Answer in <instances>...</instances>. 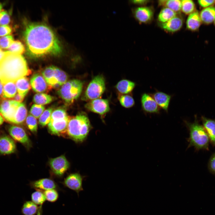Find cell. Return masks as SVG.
I'll return each instance as SVG.
<instances>
[{
    "label": "cell",
    "instance_id": "cell-13",
    "mask_svg": "<svg viewBox=\"0 0 215 215\" xmlns=\"http://www.w3.org/2000/svg\"><path fill=\"white\" fill-rule=\"evenodd\" d=\"M142 107L144 112L149 113H159L160 108L150 95L147 93L143 94L141 97Z\"/></svg>",
    "mask_w": 215,
    "mask_h": 215
},
{
    "label": "cell",
    "instance_id": "cell-22",
    "mask_svg": "<svg viewBox=\"0 0 215 215\" xmlns=\"http://www.w3.org/2000/svg\"><path fill=\"white\" fill-rule=\"evenodd\" d=\"M54 67H47L43 71L42 74L47 84L51 87H57L60 86L57 83L54 76Z\"/></svg>",
    "mask_w": 215,
    "mask_h": 215
},
{
    "label": "cell",
    "instance_id": "cell-11",
    "mask_svg": "<svg viewBox=\"0 0 215 215\" xmlns=\"http://www.w3.org/2000/svg\"><path fill=\"white\" fill-rule=\"evenodd\" d=\"M29 186L32 189L42 191L51 189L62 191L54 181L48 178L41 179L31 182Z\"/></svg>",
    "mask_w": 215,
    "mask_h": 215
},
{
    "label": "cell",
    "instance_id": "cell-4",
    "mask_svg": "<svg viewBox=\"0 0 215 215\" xmlns=\"http://www.w3.org/2000/svg\"><path fill=\"white\" fill-rule=\"evenodd\" d=\"M185 122L189 131L188 147H194L197 150H208L209 137L204 127L199 123L196 118L193 122L186 121Z\"/></svg>",
    "mask_w": 215,
    "mask_h": 215
},
{
    "label": "cell",
    "instance_id": "cell-52",
    "mask_svg": "<svg viewBox=\"0 0 215 215\" xmlns=\"http://www.w3.org/2000/svg\"><path fill=\"white\" fill-rule=\"evenodd\" d=\"M4 122V119L0 115V125H1Z\"/></svg>",
    "mask_w": 215,
    "mask_h": 215
},
{
    "label": "cell",
    "instance_id": "cell-25",
    "mask_svg": "<svg viewBox=\"0 0 215 215\" xmlns=\"http://www.w3.org/2000/svg\"><path fill=\"white\" fill-rule=\"evenodd\" d=\"M135 83L130 81L123 79L119 81L116 86L117 90L123 94H127L132 91L135 86Z\"/></svg>",
    "mask_w": 215,
    "mask_h": 215
},
{
    "label": "cell",
    "instance_id": "cell-23",
    "mask_svg": "<svg viewBox=\"0 0 215 215\" xmlns=\"http://www.w3.org/2000/svg\"><path fill=\"white\" fill-rule=\"evenodd\" d=\"M201 21L205 24L212 23L215 19V7L211 6L202 10L199 15Z\"/></svg>",
    "mask_w": 215,
    "mask_h": 215
},
{
    "label": "cell",
    "instance_id": "cell-45",
    "mask_svg": "<svg viewBox=\"0 0 215 215\" xmlns=\"http://www.w3.org/2000/svg\"><path fill=\"white\" fill-rule=\"evenodd\" d=\"M208 168L210 172L215 175V152L213 153L209 159Z\"/></svg>",
    "mask_w": 215,
    "mask_h": 215
},
{
    "label": "cell",
    "instance_id": "cell-5",
    "mask_svg": "<svg viewBox=\"0 0 215 215\" xmlns=\"http://www.w3.org/2000/svg\"><path fill=\"white\" fill-rule=\"evenodd\" d=\"M83 86L82 81L77 79L67 82L58 91L60 97L67 103L73 102L80 96Z\"/></svg>",
    "mask_w": 215,
    "mask_h": 215
},
{
    "label": "cell",
    "instance_id": "cell-41",
    "mask_svg": "<svg viewBox=\"0 0 215 215\" xmlns=\"http://www.w3.org/2000/svg\"><path fill=\"white\" fill-rule=\"evenodd\" d=\"M44 107L43 105L34 104L31 107L30 113L35 118H38L44 111Z\"/></svg>",
    "mask_w": 215,
    "mask_h": 215
},
{
    "label": "cell",
    "instance_id": "cell-3",
    "mask_svg": "<svg viewBox=\"0 0 215 215\" xmlns=\"http://www.w3.org/2000/svg\"><path fill=\"white\" fill-rule=\"evenodd\" d=\"M91 128L87 116L85 113L81 112L70 117L67 131L68 135L73 140L81 142L86 138Z\"/></svg>",
    "mask_w": 215,
    "mask_h": 215
},
{
    "label": "cell",
    "instance_id": "cell-16",
    "mask_svg": "<svg viewBox=\"0 0 215 215\" xmlns=\"http://www.w3.org/2000/svg\"><path fill=\"white\" fill-rule=\"evenodd\" d=\"M30 84L33 90L37 93L44 92L50 88L46 80L38 73L34 74L30 80Z\"/></svg>",
    "mask_w": 215,
    "mask_h": 215
},
{
    "label": "cell",
    "instance_id": "cell-6",
    "mask_svg": "<svg viewBox=\"0 0 215 215\" xmlns=\"http://www.w3.org/2000/svg\"><path fill=\"white\" fill-rule=\"evenodd\" d=\"M105 89V80L102 75L95 76L88 85L82 98L83 100L90 101L98 99Z\"/></svg>",
    "mask_w": 215,
    "mask_h": 215
},
{
    "label": "cell",
    "instance_id": "cell-1",
    "mask_svg": "<svg viewBox=\"0 0 215 215\" xmlns=\"http://www.w3.org/2000/svg\"><path fill=\"white\" fill-rule=\"evenodd\" d=\"M23 36L27 53L32 57L56 56L62 53V46L57 36L53 30L44 24H27Z\"/></svg>",
    "mask_w": 215,
    "mask_h": 215
},
{
    "label": "cell",
    "instance_id": "cell-21",
    "mask_svg": "<svg viewBox=\"0 0 215 215\" xmlns=\"http://www.w3.org/2000/svg\"><path fill=\"white\" fill-rule=\"evenodd\" d=\"M32 201L39 207V209L37 215H42V206L46 199L43 191L36 190L31 195Z\"/></svg>",
    "mask_w": 215,
    "mask_h": 215
},
{
    "label": "cell",
    "instance_id": "cell-30",
    "mask_svg": "<svg viewBox=\"0 0 215 215\" xmlns=\"http://www.w3.org/2000/svg\"><path fill=\"white\" fill-rule=\"evenodd\" d=\"M177 15V13L165 7L161 10L158 16V19L161 23H164L168 22Z\"/></svg>",
    "mask_w": 215,
    "mask_h": 215
},
{
    "label": "cell",
    "instance_id": "cell-53",
    "mask_svg": "<svg viewBox=\"0 0 215 215\" xmlns=\"http://www.w3.org/2000/svg\"><path fill=\"white\" fill-rule=\"evenodd\" d=\"M2 7V4L0 3V13L1 11V9Z\"/></svg>",
    "mask_w": 215,
    "mask_h": 215
},
{
    "label": "cell",
    "instance_id": "cell-49",
    "mask_svg": "<svg viewBox=\"0 0 215 215\" xmlns=\"http://www.w3.org/2000/svg\"><path fill=\"white\" fill-rule=\"evenodd\" d=\"M24 97V96L18 93L13 98V100L21 103L23 100Z\"/></svg>",
    "mask_w": 215,
    "mask_h": 215
},
{
    "label": "cell",
    "instance_id": "cell-2",
    "mask_svg": "<svg viewBox=\"0 0 215 215\" xmlns=\"http://www.w3.org/2000/svg\"><path fill=\"white\" fill-rule=\"evenodd\" d=\"M30 72L26 61L22 55L8 51L5 52L0 61V80L3 85L10 82H15Z\"/></svg>",
    "mask_w": 215,
    "mask_h": 215
},
{
    "label": "cell",
    "instance_id": "cell-31",
    "mask_svg": "<svg viewBox=\"0 0 215 215\" xmlns=\"http://www.w3.org/2000/svg\"><path fill=\"white\" fill-rule=\"evenodd\" d=\"M53 97L47 94L39 93L35 94L33 100L36 104L43 105L50 103L53 100Z\"/></svg>",
    "mask_w": 215,
    "mask_h": 215
},
{
    "label": "cell",
    "instance_id": "cell-8",
    "mask_svg": "<svg viewBox=\"0 0 215 215\" xmlns=\"http://www.w3.org/2000/svg\"><path fill=\"white\" fill-rule=\"evenodd\" d=\"M83 176L78 173L70 174L65 178L63 182L64 185L74 191L79 196V193L84 190L82 187Z\"/></svg>",
    "mask_w": 215,
    "mask_h": 215
},
{
    "label": "cell",
    "instance_id": "cell-27",
    "mask_svg": "<svg viewBox=\"0 0 215 215\" xmlns=\"http://www.w3.org/2000/svg\"><path fill=\"white\" fill-rule=\"evenodd\" d=\"M160 6L168 8L177 13L181 10V1L179 0H162L159 1Z\"/></svg>",
    "mask_w": 215,
    "mask_h": 215
},
{
    "label": "cell",
    "instance_id": "cell-51",
    "mask_svg": "<svg viewBox=\"0 0 215 215\" xmlns=\"http://www.w3.org/2000/svg\"><path fill=\"white\" fill-rule=\"evenodd\" d=\"M1 82L0 81V96L2 94L3 92V86Z\"/></svg>",
    "mask_w": 215,
    "mask_h": 215
},
{
    "label": "cell",
    "instance_id": "cell-26",
    "mask_svg": "<svg viewBox=\"0 0 215 215\" xmlns=\"http://www.w3.org/2000/svg\"><path fill=\"white\" fill-rule=\"evenodd\" d=\"M39 209L38 206L32 201H25L21 208V212L23 215H36Z\"/></svg>",
    "mask_w": 215,
    "mask_h": 215
},
{
    "label": "cell",
    "instance_id": "cell-46",
    "mask_svg": "<svg viewBox=\"0 0 215 215\" xmlns=\"http://www.w3.org/2000/svg\"><path fill=\"white\" fill-rule=\"evenodd\" d=\"M12 29L9 26H0V37L12 33Z\"/></svg>",
    "mask_w": 215,
    "mask_h": 215
},
{
    "label": "cell",
    "instance_id": "cell-12",
    "mask_svg": "<svg viewBox=\"0 0 215 215\" xmlns=\"http://www.w3.org/2000/svg\"><path fill=\"white\" fill-rule=\"evenodd\" d=\"M70 117L64 119H50L48 124V128L53 134L60 135L67 131Z\"/></svg>",
    "mask_w": 215,
    "mask_h": 215
},
{
    "label": "cell",
    "instance_id": "cell-33",
    "mask_svg": "<svg viewBox=\"0 0 215 215\" xmlns=\"http://www.w3.org/2000/svg\"><path fill=\"white\" fill-rule=\"evenodd\" d=\"M54 76L58 83L62 85L66 83L67 79L66 73L63 71L56 67H54Z\"/></svg>",
    "mask_w": 215,
    "mask_h": 215
},
{
    "label": "cell",
    "instance_id": "cell-48",
    "mask_svg": "<svg viewBox=\"0 0 215 215\" xmlns=\"http://www.w3.org/2000/svg\"><path fill=\"white\" fill-rule=\"evenodd\" d=\"M149 1L145 0H136L131 1L132 3L138 5H144L148 3Z\"/></svg>",
    "mask_w": 215,
    "mask_h": 215
},
{
    "label": "cell",
    "instance_id": "cell-43",
    "mask_svg": "<svg viewBox=\"0 0 215 215\" xmlns=\"http://www.w3.org/2000/svg\"><path fill=\"white\" fill-rule=\"evenodd\" d=\"M68 116L65 110L63 109H58L53 112L50 119H64Z\"/></svg>",
    "mask_w": 215,
    "mask_h": 215
},
{
    "label": "cell",
    "instance_id": "cell-54",
    "mask_svg": "<svg viewBox=\"0 0 215 215\" xmlns=\"http://www.w3.org/2000/svg\"><path fill=\"white\" fill-rule=\"evenodd\" d=\"M214 23H215V20H214Z\"/></svg>",
    "mask_w": 215,
    "mask_h": 215
},
{
    "label": "cell",
    "instance_id": "cell-29",
    "mask_svg": "<svg viewBox=\"0 0 215 215\" xmlns=\"http://www.w3.org/2000/svg\"><path fill=\"white\" fill-rule=\"evenodd\" d=\"M27 113L25 105L21 103L16 111L13 124H20L23 123L26 118Z\"/></svg>",
    "mask_w": 215,
    "mask_h": 215
},
{
    "label": "cell",
    "instance_id": "cell-10",
    "mask_svg": "<svg viewBox=\"0 0 215 215\" xmlns=\"http://www.w3.org/2000/svg\"><path fill=\"white\" fill-rule=\"evenodd\" d=\"M7 131L14 140L22 144L27 148H29L30 146V140L22 128L15 125H10L8 128Z\"/></svg>",
    "mask_w": 215,
    "mask_h": 215
},
{
    "label": "cell",
    "instance_id": "cell-14",
    "mask_svg": "<svg viewBox=\"0 0 215 215\" xmlns=\"http://www.w3.org/2000/svg\"><path fill=\"white\" fill-rule=\"evenodd\" d=\"M16 150V144L14 140L10 136L3 135L0 138V155L12 154Z\"/></svg>",
    "mask_w": 215,
    "mask_h": 215
},
{
    "label": "cell",
    "instance_id": "cell-36",
    "mask_svg": "<svg viewBox=\"0 0 215 215\" xmlns=\"http://www.w3.org/2000/svg\"><path fill=\"white\" fill-rule=\"evenodd\" d=\"M53 111L52 108H49L43 112L39 119V124L41 126L44 127L49 123Z\"/></svg>",
    "mask_w": 215,
    "mask_h": 215
},
{
    "label": "cell",
    "instance_id": "cell-37",
    "mask_svg": "<svg viewBox=\"0 0 215 215\" xmlns=\"http://www.w3.org/2000/svg\"><path fill=\"white\" fill-rule=\"evenodd\" d=\"M26 123L29 130L36 133L37 130V122L36 118L31 114L28 115L26 118Z\"/></svg>",
    "mask_w": 215,
    "mask_h": 215
},
{
    "label": "cell",
    "instance_id": "cell-32",
    "mask_svg": "<svg viewBox=\"0 0 215 215\" xmlns=\"http://www.w3.org/2000/svg\"><path fill=\"white\" fill-rule=\"evenodd\" d=\"M20 103L13 100L12 104L9 110L3 116L6 121L13 123L16 111Z\"/></svg>",
    "mask_w": 215,
    "mask_h": 215
},
{
    "label": "cell",
    "instance_id": "cell-24",
    "mask_svg": "<svg viewBox=\"0 0 215 215\" xmlns=\"http://www.w3.org/2000/svg\"><path fill=\"white\" fill-rule=\"evenodd\" d=\"M18 93L25 96L31 88V85L28 79L24 77L15 82Z\"/></svg>",
    "mask_w": 215,
    "mask_h": 215
},
{
    "label": "cell",
    "instance_id": "cell-35",
    "mask_svg": "<svg viewBox=\"0 0 215 215\" xmlns=\"http://www.w3.org/2000/svg\"><path fill=\"white\" fill-rule=\"evenodd\" d=\"M182 11L186 14H190L194 11L195 5L194 2L191 0H181Z\"/></svg>",
    "mask_w": 215,
    "mask_h": 215
},
{
    "label": "cell",
    "instance_id": "cell-34",
    "mask_svg": "<svg viewBox=\"0 0 215 215\" xmlns=\"http://www.w3.org/2000/svg\"><path fill=\"white\" fill-rule=\"evenodd\" d=\"M9 51L21 55L25 51V48L22 43L19 40L13 41L8 48Z\"/></svg>",
    "mask_w": 215,
    "mask_h": 215
},
{
    "label": "cell",
    "instance_id": "cell-7",
    "mask_svg": "<svg viewBox=\"0 0 215 215\" xmlns=\"http://www.w3.org/2000/svg\"><path fill=\"white\" fill-rule=\"evenodd\" d=\"M49 164L54 175L58 177L62 176L70 166L69 162L63 155L50 159Z\"/></svg>",
    "mask_w": 215,
    "mask_h": 215
},
{
    "label": "cell",
    "instance_id": "cell-38",
    "mask_svg": "<svg viewBox=\"0 0 215 215\" xmlns=\"http://www.w3.org/2000/svg\"><path fill=\"white\" fill-rule=\"evenodd\" d=\"M46 200L51 202H54L58 199L59 194L58 191L56 189H51L43 191Z\"/></svg>",
    "mask_w": 215,
    "mask_h": 215
},
{
    "label": "cell",
    "instance_id": "cell-28",
    "mask_svg": "<svg viewBox=\"0 0 215 215\" xmlns=\"http://www.w3.org/2000/svg\"><path fill=\"white\" fill-rule=\"evenodd\" d=\"M3 85L2 97L5 99L13 98L16 94L17 91L15 82H9Z\"/></svg>",
    "mask_w": 215,
    "mask_h": 215
},
{
    "label": "cell",
    "instance_id": "cell-50",
    "mask_svg": "<svg viewBox=\"0 0 215 215\" xmlns=\"http://www.w3.org/2000/svg\"><path fill=\"white\" fill-rule=\"evenodd\" d=\"M5 53V52L3 51L0 48V61L3 58Z\"/></svg>",
    "mask_w": 215,
    "mask_h": 215
},
{
    "label": "cell",
    "instance_id": "cell-15",
    "mask_svg": "<svg viewBox=\"0 0 215 215\" xmlns=\"http://www.w3.org/2000/svg\"><path fill=\"white\" fill-rule=\"evenodd\" d=\"M135 18L141 23H147L152 19L153 16V10L146 7H139L134 8L133 11Z\"/></svg>",
    "mask_w": 215,
    "mask_h": 215
},
{
    "label": "cell",
    "instance_id": "cell-17",
    "mask_svg": "<svg viewBox=\"0 0 215 215\" xmlns=\"http://www.w3.org/2000/svg\"><path fill=\"white\" fill-rule=\"evenodd\" d=\"M150 95L160 108L168 112L171 96L164 92L158 91H157Z\"/></svg>",
    "mask_w": 215,
    "mask_h": 215
},
{
    "label": "cell",
    "instance_id": "cell-40",
    "mask_svg": "<svg viewBox=\"0 0 215 215\" xmlns=\"http://www.w3.org/2000/svg\"><path fill=\"white\" fill-rule=\"evenodd\" d=\"M13 37L11 35L0 37V47L4 49L8 48L13 42Z\"/></svg>",
    "mask_w": 215,
    "mask_h": 215
},
{
    "label": "cell",
    "instance_id": "cell-19",
    "mask_svg": "<svg viewBox=\"0 0 215 215\" xmlns=\"http://www.w3.org/2000/svg\"><path fill=\"white\" fill-rule=\"evenodd\" d=\"M202 125L209 137L211 145L215 146V121L211 119L202 116Z\"/></svg>",
    "mask_w": 215,
    "mask_h": 215
},
{
    "label": "cell",
    "instance_id": "cell-20",
    "mask_svg": "<svg viewBox=\"0 0 215 215\" xmlns=\"http://www.w3.org/2000/svg\"><path fill=\"white\" fill-rule=\"evenodd\" d=\"M201 22L199 14L197 11H195L189 15L186 22V27L191 30L195 31L199 29Z\"/></svg>",
    "mask_w": 215,
    "mask_h": 215
},
{
    "label": "cell",
    "instance_id": "cell-44",
    "mask_svg": "<svg viewBox=\"0 0 215 215\" xmlns=\"http://www.w3.org/2000/svg\"><path fill=\"white\" fill-rule=\"evenodd\" d=\"M10 14L5 10H1L0 13V26L7 25L10 22Z\"/></svg>",
    "mask_w": 215,
    "mask_h": 215
},
{
    "label": "cell",
    "instance_id": "cell-42",
    "mask_svg": "<svg viewBox=\"0 0 215 215\" xmlns=\"http://www.w3.org/2000/svg\"><path fill=\"white\" fill-rule=\"evenodd\" d=\"M13 100L4 99L0 103V113L2 116L5 114L9 110Z\"/></svg>",
    "mask_w": 215,
    "mask_h": 215
},
{
    "label": "cell",
    "instance_id": "cell-18",
    "mask_svg": "<svg viewBox=\"0 0 215 215\" xmlns=\"http://www.w3.org/2000/svg\"><path fill=\"white\" fill-rule=\"evenodd\" d=\"M183 24V19L177 14L168 22L161 23L160 26L166 31L174 32L179 30L182 27Z\"/></svg>",
    "mask_w": 215,
    "mask_h": 215
},
{
    "label": "cell",
    "instance_id": "cell-47",
    "mask_svg": "<svg viewBox=\"0 0 215 215\" xmlns=\"http://www.w3.org/2000/svg\"><path fill=\"white\" fill-rule=\"evenodd\" d=\"M215 2V1L199 0L198 3L202 7H206L213 4Z\"/></svg>",
    "mask_w": 215,
    "mask_h": 215
},
{
    "label": "cell",
    "instance_id": "cell-9",
    "mask_svg": "<svg viewBox=\"0 0 215 215\" xmlns=\"http://www.w3.org/2000/svg\"><path fill=\"white\" fill-rule=\"evenodd\" d=\"M89 110L100 115H103L110 110L108 101L107 99H97L89 101L85 105Z\"/></svg>",
    "mask_w": 215,
    "mask_h": 215
},
{
    "label": "cell",
    "instance_id": "cell-39",
    "mask_svg": "<svg viewBox=\"0 0 215 215\" xmlns=\"http://www.w3.org/2000/svg\"><path fill=\"white\" fill-rule=\"evenodd\" d=\"M121 105L126 108H130L133 106L135 104L134 100L131 96L123 95L121 96L119 99Z\"/></svg>",
    "mask_w": 215,
    "mask_h": 215
}]
</instances>
